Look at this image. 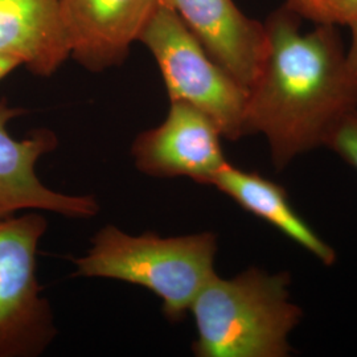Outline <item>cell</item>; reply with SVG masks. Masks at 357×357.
<instances>
[{"instance_id":"1","label":"cell","mask_w":357,"mask_h":357,"mask_svg":"<svg viewBox=\"0 0 357 357\" xmlns=\"http://www.w3.org/2000/svg\"><path fill=\"white\" fill-rule=\"evenodd\" d=\"M301 20L286 4L268 16L265 54L248 89L245 132L266 138L278 171L326 147L357 110V77L336 26L303 32Z\"/></svg>"},{"instance_id":"2","label":"cell","mask_w":357,"mask_h":357,"mask_svg":"<svg viewBox=\"0 0 357 357\" xmlns=\"http://www.w3.org/2000/svg\"><path fill=\"white\" fill-rule=\"evenodd\" d=\"M291 277L246 268L233 278L215 275L196 296L190 312L197 357H287L289 335L303 311L290 301Z\"/></svg>"},{"instance_id":"3","label":"cell","mask_w":357,"mask_h":357,"mask_svg":"<svg viewBox=\"0 0 357 357\" xmlns=\"http://www.w3.org/2000/svg\"><path fill=\"white\" fill-rule=\"evenodd\" d=\"M216 233L162 237L155 231L128 234L106 225L91 238L86 255L72 258L75 277L128 282L162 301L167 319L178 323L215 275Z\"/></svg>"},{"instance_id":"4","label":"cell","mask_w":357,"mask_h":357,"mask_svg":"<svg viewBox=\"0 0 357 357\" xmlns=\"http://www.w3.org/2000/svg\"><path fill=\"white\" fill-rule=\"evenodd\" d=\"M139 41L159 66L171 102L208 115L228 141L246 135L248 90L209 56L166 0H159Z\"/></svg>"},{"instance_id":"5","label":"cell","mask_w":357,"mask_h":357,"mask_svg":"<svg viewBox=\"0 0 357 357\" xmlns=\"http://www.w3.org/2000/svg\"><path fill=\"white\" fill-rule=\"evenodd\" d=\"M47 218L28 211L0 220V357H38L57 335L50 301L38 280Z\"/></svg>"},{"instance_id":"6","label":"cell","mask_w":357,"mask_h":357,"mask_svg":"<svg viewBox=\"0 0 357 357\" xmlns=\"http://www.w3.org/2000/svg\"><path fill=\"white\" fill-rule=\"evenodd\" d=\"M26 113L0 98V220L24 211L52 212L69 218H90L100 212L91 195H65L48 188L38 176L41 156L57 149L59 139L48 128L31 131L23 139L10 134L8 125Z\"/></svg>"},{"instance_id":"7","label":"cell","mask_w":357,"mask_h":357,"mask_svg":"<svg viewBox=\"0 0 357 357\" xmlns=\"http://www.w3.org/2000/svg\"><path fill=\"white\" fill-rule=\"evenodd\" d=\"M222 134L200 110L183 102H171L166 119L142 131L131 146L134 165L153 178H190L209 185L227 166Z\"/></svg>"},{"instance_id":"8","label":"cell","mask_w":357,"mask_h":357,"mask_svg":"<svg viewBox=\"0 0 357 357\" xmlns=\"http://www.w3.org/2000/svg\"><path fill=\"white\" fill-rule=\"evenodd\" d=\"M159 0H59L73 57L91 72L121 65Z\"/></svg>"},{"instance_id":"9","label":"cell","mask_w":357,"mask_h":357,"mask_svg":"<svg viewBox=\"0 0 357 357\" xmlns=\"http://www.w3.org/2000/svg\"><path fill=\"white\" fill-rule=\"evenodd\" d=\"M205 51L249 89L266 48L264 23L248 17L233 0H166Z\"/></svg>"},{"instance_id":"10","label":"cell","mask_w":357,"mask_h":357,"mask_svg":"<svg viewBox=\"0 0 357 357\" xmlns=\"http://www.w3.org/2000/svg\"><path fill=\"white\" fill-rule=\"evenodd\" d=\"M0 57L54 75L70 57L59 0H0Z\"/></svg>"},{"instance_id":"11","label":"cell","mask_w":357,"mask_h":357,"mask_svg":"<svg viewBox=\"0 0 357 357\" xmlns=\"http://www.w3.org/2000/svg\"><path fill=\"white\" fill-rule=\"evenodd\" d=\"M209 185L227 195L243 211L277 228L323 265L332 266L336 262V252L294 209L281 184L255 171H245L228 163Z\"/></svg>"},{"instance_id":"12","label":"cell","mask_w":357,"mask_h":357,"mask_svg":"<svg viewBox=\"0 0 357 357\" xmlns=\"http://www.w3.org/2000/svg\"><path fill=\"white\" fill-rule=\"evenodd\" d=\"M286 6L315 24L349 26L357 22V0H287Z\"/></svg>"},{"instance_id":"13","label":"cell","mask_w":357,"mask_h":357,"mask_svg":"<svg viewBox=\"0 0 357 357\" xmlns=\"http://www.w3.org/2000/svg\"><path fill=\"white\" fill-rule=\"evenodd\" d=\"M326 147L357 171V110L348 115L332 132Z\"/></svg>"},{"instance_id":"14","label":"cell","mask_w":357,"mask_h":357,"mask_svg":"<svg viewBox=\"0 0 357 357\" xmlns=\"http://www.w3.org/2000/svg\"><path fill=\"white\" fill-rule=\"evenodd\" d=\"M349 28H351V45L347 50V59L354 75L357 77V22L352 26H349Z\"/></svg>"},{"instance_id":"15","label":"cell","mask_w":357,"mask_h":357,"mask_svg":"<svg viewBox=\"0 0 357 357\" xmlns=\"http://www.w3.org/2000/svg\"><path fill=\"white\" fill-rule=\"evenodd\" d=\"M17 68H19V65L15 64L13 61L0 57V81L8 76L10 73H13V70Z\"/></svg>"}]
</instances>
